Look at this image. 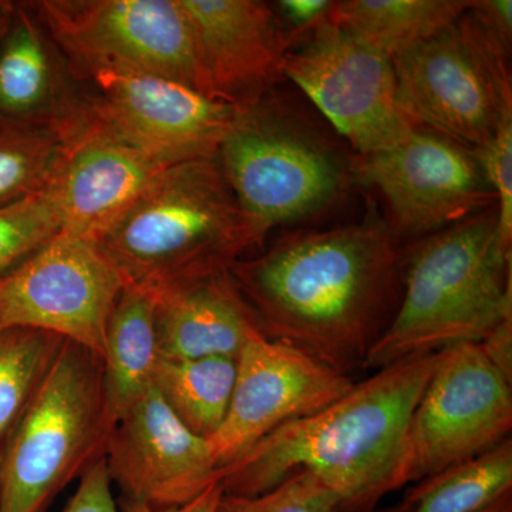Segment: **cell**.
I'll return each instance as SVG.
<instances>
[{
    "label": "cell",
    "mask_w": 512,
    "mask_h": 512,
    "mask_svg": "<svg viewBox=\"0 0 512 512\" xmlns=\"http://www.w3.org/2000/svg\"><path fill=\"white\" fill-rule=\"evenodd\" d=\"M328 0H281L276 8L298 30H311L328 16Z\"/></svg>",
    "instance_id": "obj_31"
},
{
    "label": "cell",
    "mask_w": 512,
    "mask_h": 512,
    "mask_svg": "<svg viewBox=\"0 0 512 512\" xmlns=\"http://www.w3.org/2000/svg\"><path fill=\"white\" fill-rule=\"evenodd\" d=\"M197 49L208 96L247 110L285 79L291 37L269 3L178 0Z\"/></svg>",
    "instance_id": "obj_16"
},
{
    "label": "cell",
    "mask_w": 512,
    "mask_h": 512,
    "mask_svg": "<svg viewBox=\"0 0 512 512\" xmlns=\"http://www.w3.org/2000/svg\"><path fill=\"white\" fill-rule=\"evenodd\" d=\"M403 264L389 225L369 217L286 235L229 275L262 335L350 376L392 322Z\"/></svg>",
    "instance_id": "obj_1"
},
{
    "label": "cell",
    "mask_w": 512,
    "mask_h": 512,
    "mask_svg": "<svg viewBox=\"0 0 512 512\" xmlns=\"http://www.w3.org/2000/svg\"><path fill=\"white\" fill-rule=\"evenodd\" d=\"M237 377V359H160L154 386L171 412L192 433L210 439L227 416Z\"/></svg>",
    "instance_id": "obj_22"
},
{
    "label": "cell",
    "mask_w": 512,
    "mask_h": 512,
    "mask_svg": "<svg viewBox=\"0 0 512 512\" xmlns=\"http://www.w3.org/2000/svg\"><path fill=\"white\" fill-rule=\"evenodd\" d=\"M511 384L478 343L440 350L410 419L400 488L510 439Z\"/></svg>",
    "instance_id": "obj_9"
},
{
    "label": "cell",
    "mask_w": 512,
    "mask_h": 512,
    "mask_svg": "<svg viewBox=\"0 0 512 512\" xmlns=\"http://www.w3.org/2000/svg\"><path fill=\"white\" fill-rule=\"evenodd\" d=\"M222 495H224V488H222L220 480H218L211 484L207 490L202 491L194 500L188 501L187 504L153 512H217Z\"/></svg>",
    "instance_id": "obj_33"
},
{
    "label": "cell",
    "mask_w": 512,
    "mask_h": 512,
    "mask_svg": "<svg viewBox=\"0 0 512 512\" xmlns=\"http://www.w3.org/2000/svg\"><path fill=\"white\" fill-rule=\"evenodd\" d=\"M8 25V23H6ZM6 25L0 26V36H2L3 30H5Z\"/></svg>",
    "instance_id": "obj_37"
},
{
    "label": "cell",
    "mask_w": 512,
    "mask_h": 512,
    "mask_svg": "<svg viewBox=\"0 0 512 512\" xmlns=\"http://www.w3.org/2000/svg\"><path fill=\"white\" fill-rule=\"evenodd\" d=\"M217 160L259 245L275 227L325 210L345 184L333 148L268 97L239 113Z\"/></svg>",
    "instance_id": "obj_6"
},
{
    "label": "cell",
    "mask_w": 512,
    "mask_h": 512,
    "mask_svg": "<svg viewBox=\"0 0 512 512\" xmlns=\"http://www.w3.org/2000/svg\"><path fill=\"white\" fill-rule=\"evenodd\" d=\"M123 288L92 239L59 232L0 278V330H43L101 357Z\"/></svg>",
    "instance_id": "obj_11"
},
{
    "label": "cell",
    "mask_w": 512,
    "mask_h": 512,
    "mask_svg": "<svg viewBox=\"0 0 512 512\" xmlns=\"http://www.w3.org/2000/svg\"><path fill=\"white\" fill-rule=\"evenodd\" d=\"M352 170L389 204L394 237L436 234L497 207L476 151L430 128L416 127L396 146L357 157Z\"/></svg>",
    "instance_id": "obj_13"
},
{
    "label": "cell",
    "mask_w": 512,
    "mask_h": 512,
    "mask_svg": "<svg viewBox=\"0 0 512 512\" xmlns=\"http://www.w3.org/2000/svg\"><path fill=\"white\" fill-rule=\"evenodd\" d=\"M471 13L491 35L511 49L512 2L511 0H473Z\"/></svg>",
    "instance_id": "obj_30"
},
{
    "label": "cell",
    "mask_w": 512,
    "mask_h": 512,
    "mask_svg": "<svg viewBox=\"0 0 512 512\" xmlns=\"http://www.w3.org/2000/svg\"><path fill=\"white\" fill-rule=\"evenodd\" d=\"M217 512H340V501L318 477L299 470L254 497L222 495Z\"/></svg>",
    "instance_id": "obj_27"
},
{
    "label": "cell",
    "mask_w": 512,
    "mask_h": 512,
    "mask_svg": "<svg viewBox=\"0 0 512 512\" xmlns=\"http://www.w3.org/2000/svg\"><path fill=\"white\" fill-rule=\"evenodd\" d=\"M439 352L377 369L320 412L286 423L221 468L224 494L254 497L299 470L338 495L340 512H373L400 488L410 419Z\"/></svg>",
    "instance_id": "obj_2"
},
{
    "label": "cell",
    "mask_w": 512,
    "mask_h": 512,
    "mask_svg": "<svg viewBox=\"0 0 512 512\" xmlns=\"http://www.w3.org/2000/svg\"><path fill=\"white\" fill-rule=\"evenodd\" d=\"M286 53L284 72L359 156L396 146L419 127L403 110L392 60L328 16Z\"/></svg>",
    "instance_id": "obj_10"
},
{
    "label": "cell",
    "mask_w": 512,
    "mask_h": 512,
    "mask_svg": "<svg viewBox=\"0 0 512 512\" xmlns=\"http://www.w3.org/2000/svg\"><path fill=\"white\" fill-rule=\"evenodd\" d=\"M103 397L111 426L154 386L158 353L156 303L146 289L124 285L107 325Z\"/></svg>",
    "instance_id": "obj_20"
},
{
    "label": "cell",
    "mask_w": 512,
    "mask_h": 512,
    "mask_svg": "<svg viewBox=\"0 0 512 512\" xmlns=\"http://www.w3.org/2000/svg\"><path fill=\"white\" fill-rule=\"evenodd\" d=\"M478 345L483 349L485 356L512 382V319L501 323Z\"/></svg>",
    "instance_id": "obj_32"
},
{
    "label": "cell",
    "mask_w": 512,
    "mask_h": 512,
    "mask_svg": "<svg viewBox=\"0 0 512 512\" xmlns=\"http://www.w3.org/2000/svg\"><path fill=\"white\" fill-rule=\"evenodd\" d=\"M15 5L9 2H0V26L6 25L12 16Z\"/></svg>",
    "instance_id": "obj_35"
},
{
    "label": "cell",
    "mask_w": 512,
    "mask_h": 512,
    "mask_svg": "<svg viewBox=\"0 0 512 512\" xmlns=\"http://www.w3.org/2000/svg\"><path fill=\"white\" fill-rule=\"evenodd\" d=\"M63 512H121L104 457L84 471Z\"/></svg>",
    "instance_id": "obj_29"
},
{
    "label": "cell",
    "mask_w": 512,
    "mask_h": 512,
    "mask_svg": "<svg viewBox=\"0 0 512 512\" xmlns=\"http://www.w3.org/2000/svg\"><path fill=\"white\" fill-rule=\"evenodd\" d=\"M473 5V0H340L328 20L393 60L439 35Z\"/></svg>",
    "instance_id": "obj_21"
},
{
    "label": "cell",
    "mask_w": 512,
    "mask_h": 512,
    "mask_svg": "<svg viewBox=\"0 0 512 512\" xmlns=\"http://www.w3.org/2000/svg\"><path fill=\"white\" fill-rule=\"evenodd\" d=\"M64 150L66 138L57 131L0 123V207L45 191Z\"/></svg>",
    "instance_id": "obj_25"
},
{
    "label": "cell",
    "mask_w": 512,
    "mask_h": 512,
    "mask_svg": "<svg viewBox=\"0 0 512 512\" xmlns=\"http://www.w3.org/2000/svg\"><path fill=\"white\" fill-rule=\"evenodd\" d=\"M64 342L43 330H0V439L22 416Z\"/></svg>",
    "instance_id": "obj_24"
},
{
    "label": "cell",
    "mask_w": 512,
    "mask_h": 512,
    "mask_svg": "<svg viewBox=\"0 0 512 512\" xmlns=\"http://www.w3.org/2000/svg\"><path fill=\"white\" fill-rule=\"evenodd\" d=\"M512 491V440L414 485L410 512H480Z\"/></svg>",
    "instance_id": "obj_23"
},
{
    "label": "cell",
    "mask_w": 512,
    "mask_h": 512,
    "mask_svg": "<svg viewBox=\"0 0 512 512\" xmlns=\"http://www.w3.org/2000/svg\"><path fill=\"white\" fill-rule=\"evenodd\" d=\"M512 319V249L497 207L424 238L403 264L402 298L363 369L481 343Z\"/></svg>",
    "instance_id": "obj_4"
},
{
    "label": "cell",
    "mask_w": 512,
    "mask_h": 512,
    "mask_svg": "<svg viewBox=\"0 0 512 512\" xmlns=\"http://www.w3.org/2000/svg\"><path fill=\"white\" fill-rule=\"evenodd\" d=\"M510 55L468 9L439 35L394 57L400 104L417 126L480 150L512 114Z\"/></svg>",
    "instance_id": "obj_7"
},
{
    "label": "cell",
    "mask_w": 512,
    "mask_h": 512,
    "mask_svg": "<svg viewBox=\"0 0 512 512\" xmlns=\"http://www.w3.org/2000/svg\"><path fill=\"white\" fill-rule=\"evenodd\" d=\"M150 293L156 303L160 359H237L249 338L259 332L229 271Z\"/></svg>",
    "instance_id": "obj_19"
},
{
    "label": "cell",
    "mask_w": 512,
    "mask_h": 512,
    "mask_svg": "<svg viewBox=\"0 0 512 512\" xmlns=\"http://www.w3.org/2000/svg\"><path fill=\"white\" fill-rule=\"evenodd\" d=\"M410 510H412V504L407 503L406 500H403L402 503L396 504L394 507L386 508V510L377 512H410Z\"/></svg>",
    "instance_id": "obj_36"
},
{
    "label": "cell",
    "mask_w": 512,
    "mask_h": 512,
    "mask_svg": "<svg viewBox=\"0 0 512 512\" xmlns=\"http://www.w3.org/2000/svg\"><path fill=\"white\" fill-rule=\"evenodd\" d=\"M353 384L322 360L255 332L237 357L227 416L208 439L212 457L227 466L278 427L330 406Z\"/></svg>",
    "instance_id": "obj_14"
},
{
    "label": "cell",
    "mask_w": 512,
    "mask_h": 512,
    "mask_svg": "<svg viewBox=\"0 0 512 512\" xmlns=\"http://www.w3.org/2000/svg\"><path fill=\"white\" fill-rule=\"evenodd\" d=\"M89 239L124 285L148 292L228 272L259 245L217 157L165 168Z\"/></svg>",
    "instance_id": "obj_3"
},
{
    "label": "cell",
    "mask_w": 512,
    "mask_h": 512,
    "mask_svg": "<svg viewBox=\"0 0 512 512\" xmlns=\"http://www.w3.org/2000/svg\"><path fill=\"white\" fill-rule=\"evenodd\" d=\"M476 154L497 198L498 235L512 249V114Z\"/></svg>",
    "instance_id": "obj_28"
},
{
    "label": "cell",
    "mask_w": 512,
    "mask_h": 512,
    "mask_svg": "<svg viewBox=\"0 0 512 512\" xmlns=\"http://www.w3.org/2000/svg\"><path fill=\"white\" fill-rule=\"evenodd\" d=\"M104 460L121 512L180 507L221 477L208 440L178 420L156 386L117 421Z\"/></svg>",
    "instance_id": "obj_15"
},
{
    "label": "cell",
    "mask_w": 512,
    "mask_h": 512,
    "mask_svg": "<svg viewBox=\"0 0 512 512\" xmlns=\"http://www.w3.org/2000/svg\"><path fill=\"white\" fill-rule=\"evenodd\" d=\"M33 9L74 77L151 74L208 96L178 0H43Z\"/></svg>",
    "instance_id": "obj_8"
},
{
    "label": "cell",
    "mask_w": 512,
    "mask_h": 512,
    "mask_svg": "<svg viewBox=\"0 0 512 512\" xmlns=\"http://www.w3.org/2000/svg\"><path fill=\"white\" fill-rule=\"evenodd\" d=\"M167 167L170 165L80 120L66 136L62 163L47 187L62 232L92 238Z\"/></svg>",
    "instance_id": "obj_17"
},
{
    "label": "cell",
    "mask_w": 512,
    "mask_h": 512,
    "mask_svg": "<svg viewBox=\"0 0 512 512\" xmlns=\"http://www.w3.org/2000/svg\"><path fill=\"white\" fill-rule=\"evenodd\" d=\"M59 232L62 227L47 188L0 207V278Z\"/></svg>",
    "instance_id": "obj_26"
},
{
    "label": "cell",
    "mask_w": 512,
    "mask_h": 512,
    "mask_svg": "<svg viewBox=\"0 0 512 512\" xmlns=\"http://www.w3.org/2000/svg\"><path fill=\"white\" fill-rule=\"evenodd\" d=\"M480 512H512L511 493L504 495L500 500L495 501L490 507L484 508V510Z\"/></svg>",
    "instance_id": "obj_34"
},
{
    "label": "cell",
    "mask_w": 512,
    "mask_h": 512,
    "mask_svg": "<svg viewBox=\"0 0 512 512\" xmlns=\"http://www.w3.org/2000/svg\"><path fill=\"white\" fill-rule=\"evenodd\" d=\"M111 430L101 357L66 340L6 437L0 512H45L70 481L104 457Z\"/></svg>",
    "instance_id": "obj_5"
},
{
    "label": "cell",
    "mask_w": 512,
    "mask_h": 512,
    "mask_svg": "<svg viewBox=\"0 0 512 512\" xmlns=\"http://www.w3.org/2000/svg\"><path fill=\"white\" fill-rule=\"evenodd\" d=\"M84 123L107 131L165 165L217 157L242 110L175 80L97 72L86 77Z\"/></svg>",
    "instance_id": "obj_12"
},
{
    "label": "cell",
    "mask_w": 512,
    "mask_h": 512,
    "mask_svg": "<svg viewBox=\"0 0 512 512\" xmlns=\"http://www.w3.org/2000/svg\"><path fill=\"white\" fill-rule=\"evenodd\" d=\"M62 59L35 13L15 6L0 36V123L45 128L63 137L76 126L83 93Z\"/></svg>",
    "instance_id": "obj_18"
}]
</instances>
